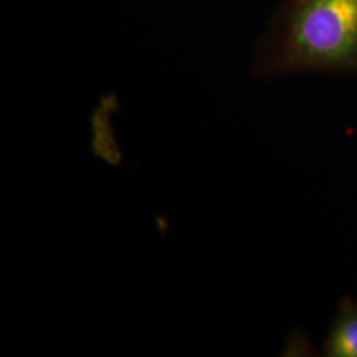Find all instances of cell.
Listing matches in <instances>:
<instances>
[{
    "label": "cell",
    "mask_w": 357,
    "mask_h": 357,
    "mask_svg": "<svg viewBox=\"0 0 357 357\" xmlns=\"http://www.w3.org/2000/svg\"><path fill=\"white\" fill-rule=\"evenodd\" d=\"M357 76V0H286L258 44L253 75Z\"/></svg>",
    "instance_id": "1"
},
{
    "label": "cell",
    "mask_w": 357,
    "mask_h": 357,
    "mask_svg": "<svg viewBox=\"0 0 357 357\" xmlns=\"http://www.w3.org/2000/svg\"><path fill=\"white\" fill-rule=\"evenodd\" d=\"M328 357H357V301L344 298L324 342Z\"/></svg>",
    "instance_id": "2"
}]
</instances>
